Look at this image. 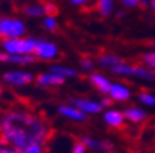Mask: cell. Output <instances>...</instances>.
<instances>
[{
    "label": "cell",
    "instance_id": "4",
    "mask_svg": "<svg viewBox=\"0 0 155 153\" xmlns=\"http://www.w3.org/2000/svg\"><path fill=\"white\" fill-rule=\"evenodd\" d=\"M2 80L10 87H25L35 80V76L25 69H10L3 73Z\"/></svg>",
    "mask_w": 155,
    "mask_h": 153
},
{
    "label": "cell",
    "instance_id": "12",
    "mask_svg": "<svg viewBox=\"0 0 155 153\" xmlns=\"http://www.w3.org/2000/svg\"><path fill=\"white\" fill-rule=\"evenodd\" d=\"M89 80H90V84L97 91H100L103 94H108V90L111 87V81L108 80V77H105L101 73H91Z\"/></svg>",
    "mask_w": 155,
    "mask_h": 153
},
{
    "label": "cell",
    "instance_id": "15",
    "mask_svg": "<svg viewBox=\"0 0 155 153\" xmlns=\"http://www.w3.org/2000/svg\"><path fill=\"white\" fill-rule=\"evenodd\" d=\"M123 61L120 59L118 55L111 54V53H105V54H101L100 57L97 58V64L101 68H107V69H112L114 66L122 64Z\"/></svg>",
    "mask_w": 155,
    "mask_h": 153
},
{
    "label": "cell",
    "instance_id": "30",
    "mask_svg": "<svg viewBox=\"0 0 155 153\" xmlns=\"http://www.w3.org/2000/svg\"><path fill=\"white\" fill-rule=\"evenodd\" d=\"M71 2V4H74V6H78V7H81V6H84V4H87L90 0H69Z\"/></svg>",
    "mask_w": 155,
    "mask_h": 153
},
{
    "label": "cell",
    "instance_id": "3",
    "mask_svg": "<svg viewBox=\"0 0 155 153\" xmlns=\"http://www.w3.org/2000/svg\"><path fill=\"white\" fill-rule=\"evenodd\" d=\"M26 36V24L18 17H2L0 18V37L14 39Z\"/></svg>",
    "mask_w": 155,
    "mask_h": 153
},
{
    "label": "cell",
    "instance_id": "22",
    "mask_svg": "<svg viewBox=\"0 0 155 153\" xmlns=\"http://www.w3.org/2000/svg\"><path fill=\"white\" fill-rule=\"evenodd\" d=\"M141 61H143V64H144L147 68L155 70V50L151 51V53H147V54H144L141 57Z\"/></svg>",
    "mask_w": 155,
    "mask_h": 153
},
{
    "label": "cell",
    "instance_id": "19",
    "mask_svg": "<svg viewBox=\"0 0 155 153\" xmlns=\"http://www.w3.org/2000/svg\"><path fill=\"white\" fill-rule=\"evenodd\" d=\"M96 7L101 17H108L114 13V0H97Z\"/></svg>",
    "mask_w": 155,
    "mask_h": 153
},
{
    "label": "cell",
    "instance_id": "17",
    "mask_svg": "<svg viewBox=\"0 0 155 153\" xmlns=\"http://www.w3.org/2000/svg\"><path fill=\"white\" fill-rule=\"evenodd\" d=\"M24 15L29 18H39V17H45V10H43L42 3H29L22 7Z\"/></svg>",
    "mask_w": 155,
    "mask_h": 153
},
{
    "label": "cell",
    "instance_id": "5",
    "mask_svg": "<svg viewBox=\"0 0 155 153\" xmlns=\"http://www.w3.org/2000/svg\"><path fill=\"white\" fill-rule=\"evenodd\" d=\"M58 46L47 39H38L33 55L40 61H53L58 57Z\"/></svg>",
    "mask_w": 155,
    "mask_h": 153
},
{
    "label": "cell",
    "instance_id": "16",
    "mask_svg": "<svg viewBox=\"0 0 155 153\" xmlns=\"http://www.w3.org/2000/svg\"><path fill=\"white\" fill-rule=\"evenodd\" d=\"M48 70H51L54 73L60 75V76H62L64 79H75V77H78V75H79V72H78L75 68L67 66V65H55L54 64L48 68Z\"/></svg>",
    "mask_w": 155,
    "mask_h": 153
},
{
    "label": "cell",
    "instance_id": "25",
    "mask_svg": "<svg viewBox=\"0 0 155 153\" xmlns=\"http://www.w3.org/2000/svg\"><path fill=\"white\" fill-rule=\"evenodd\" d=\"M71 153H87V146L82 142L81 139H79V141H76V142L72 145Z\"/></svg>",
    "mask_w": 155,
    "mask_h": 153
},
{
    "label": "cell",
    "instance_id": "20",
    "mask_svg": "<svg viewBox=\"0 0 155 153\" xmlns=\"http://www.w3.org/2000/svg\"><path fill=\"white\" fill-rule=\"evenodd\" d=\"M42 25L46 30L48 32H54L55 29L58 28V21L55 18V15H45L42 21Z\"/></svg>",
    "mask_w": 155,
    "mask_h": 153
},
{
    "label": "cell",
    "instance_id": "13",
    "mask_svg": "<svg viewBox=\"0 0 155 153\" xmlns=\"http://www.w3.org/2000/svg\"><path fill=\"white\" fill-rule=\"evenodd\" d=\"M36 57L35 55H7L6 54V59L4 64H10L14 66H29L36 62Z\"/></svg>",
    "mask_w": 155,
    "mask_h": 153
},
{
    "label": "cell",
    "instance_id": "27",
    "mask_svg": "<svg viewBox=\"0 0 155 153\" xmlns=\"http://www.w3.org/2000/svg\"><path fill=\"white\" fill-rule=\"evenodd\" d=\"M0 153H22V150L17 149L14 146H10L7 144H3V142H0Z\"/></svg>",
    "mask_w": 155,
    "mask_h": 153
},
{
    "label": "cell",
    "instance_id": "18",
    "mask_svg": "<svg viewBox=\"0 0 155 153\" xmlns=\"http://www.w3.org/2000/svg\"><path fill=\"white\" fill-rule=\"evenodd\" d=\"M132 76L137 77V79L143 80H155V72L147 66H139V65H133Z\"/></svg>",
    "mask_w": 155,
    "mask_h": 153
},
{
    "label": "cell",
    "instance_id": "1",
    "mask_svg": "<svg viewBox=\"0 0 155 153\" xmlns=\"http://www.w3.org/2000/svg\"><path fill=\"white\" fill-rule=\"evenodd\" d=\"M51 134L46 119L24 108H11L0 117V142L19 150L32 144H47Z\"/></svg>",
    "mask_w": 155,
    "mask_h": 153
},
{
    "label": "cell",
    "instance_id": "32",
    "mask_svg": "<svg viewBox=\"0 0 155 153\" xmlns=\"http://www.w3.org/2000/svg\"><path fill=\"white\" fill-rule=\"evenodd\" d=\"M150 6H151V10H152V13L155 14V0H151V3H150Z\"/></svg>",
    "mask_w": 155,
    "mask_h": 153
},
{
    "label": "cell",
    "instance_id": "7",
    "mask_svg": "<svg viewBox=\"0 0 155 153\" xmlns=\"http://www.w3.org/2000/svg\"><path fill=\"white\" fill-rule=\"evenodd\" d=\"M65 80L62 76L54 73L51 70L47 72H42L36 76V84L42 88H51V87H60L65 83Z\"/></svg>",
    "mask_w": 155,
    "mask_h": 153
},
{
    "label": "cell",
    "instance_id": "11",
    "mask_svg": "<svg viewBox=\"0 0 155 153\" xmlns=\"http://www.w3.org/2000/svg\"><path fill=\"white\" fill-rule=\"evenodd\" d=\"M104 123L112 128H120L125 123V116L122 112L116 110V109H108L103 116Z\"/></svg>",
    "mask_w": 155,
    "mask_h": 153
},
{
    "label": "cell",
    "instance_id": "29",
    "mask_svg": "<svg viewBox=\"0 0 155 153\" xmlns=\"http://www.w3.org/2000/svg\"><path fill=\"white\" fill-rule=\"evenodd\" d=\"M101 105H103V108H110L112 105V99L110 97H105V98L101 99Z\"/></svg>",
    "mask_w": 155,
    "mask_h": 153
},
{
    "label": "cell",
    "instance_id": "23",
    "mask_svg": "<svg viewBox=\"0 0 155 153\" xmlns=\"http://www.w3.org/2000/svg\"><path fill=\"white\" fill-rule=\"evenodd\" d=\"M43 4V10H45V15H55L58 13V7L53 2H46Z\"/></svg>",
    "mask_w": 155,
    "mask_h": 153
},
{
    "label": "cell",
    "instance_id": "21",
    "mask_svg": "<svg viewBox=\"0 0 155 153\" xmlns=\"http://www.w3.org/2000/svg\"><path fill=\"white\" fill-rule=\"evenodd\" d=\"M139 101L141 102L143 105L155 106V95L147 93V91H141V93L139 94Z\"/></svg>",
    "mask_w": 155,
    "mask_h": 153
},
{
    "label": "cell",
    "instance_id": "31",
    "mask_svg": "<svg viewBox=\"0 0 155 153\" xmlns=\"http://www.w3.org/2000/svg\"><path fill=\"white\" fill-rule=\"evenodd\" d=\"M4 59H6V54L0 50V62H3V64H4Z\"/></svg>",
    "mask_w": 155,
    "mask_h": 153
},
{
    "label": "cell",
    "instance_id": "9",
    "mask_svg": "<svg viewBox=\"0 0 155 153\" xmlns=\"http://www.w3.org/2000/svg\"><path fill=\"white\" fill-rule=\"evenodd\" d=\"M81 141L87 146V149H93L97 152H104V153H111L114 150V144L110 141H100V139H94L91 137L83 135L81 137Z\"/></svg>",
    "mask_w": 155,
    "mask_h": 153
},
{
    "label": "cell",
    "instance_id": "8",
    "mask_svg": "<svg viewBox=\"0 0 155 153\" xmlns=\"http://www.w3.org/2000/svg\"><path fill=\"white\" fill-rule=\"evenodd\" d=\"M57 112H58V115L62 116L64 119L76 121V123H82V121H84L87 117V115H84L82 110H79V109L75 108L74 105H71L69 102H68V104H61V105H58Z\"/></svg>",
    "mask_w": 155,
    "mask_h": 153
},
{
    "label": "cell",
    "instance_id": "24",
    "mask_svg": "<svg viewBox=\"0 0 155 153\" xmlns=\"http://www.w3.org/2000/svg\"><path fill=\"white\" fill-rule=\"evenodd\" d=\"M22 153H45V145L40 144H32L22 149Z\"/></svg>",
    "mask_w": 155,
    "mask_h": 153
},
{
    "label": "cell",
    "instance_id": "6",
    "mask_svg": "<svg viewBox=\"0 0 155 153\" xmlns=\"http://www.w3.org/2000/svg\"><path fill=\"white\" fill-rule=\"evenodd\" d=\"M69 104L74 105L75 108H78L79 110H82L84 115H97L101 110H104L101 102L96 101L91 98H69Z\"/></svg>",
    "mask_w": 155,
    "mask_h": 153
},
{
    "label": "cell",
    "instance_id": "2",
    "mask_svg": "<svg viewBox=\"0 0 155 153\" xmlns=\"http://www.w3.org/2000/svg\"><path fill=\"white\" fill-rule=\"evenodd\" d=\"M38 39L32 36H22L14 39H2L0 50L7 55H32L35 53Z\"/></svg>",
    "mask_w": 155,
    "mask_h": 153
},
{
    "label": "cell",
    "instance_id": "26",
    "mask_svg": "<svg viewBox=\"0 0 155 153\" xmlns=\"http://www.w3.org/2000/svg\"><path fill=\"white\" fill-rule=\"evenodd\" d=\"M81 66H82V69H84V70H91L93 69V66H94V61L91 59V58H89V57H83L81 59Z\"/></svg>",
    "mask_w": 155,
    "mask_h": 153
},
{
    "label": "cell",
    "instance_id": "10",
    "mask_svg": "<svg viewBox=\"0 0 155 153\" xmlns=\"http://www.w3.org/2000/svg\"><path fill=\"white\" fill-rule=\"evenodd\" d=\"M132 93L127 86L122 83H111V87L108 90V97H110L112 101L116 102H125L130 98Z\"/></svg>",
    "mask_w": 155,
    "mask_h": 153
},
{
    "label": "cell",
    "instance_id": "14",
    "mask_svg": "<svg viewBox=\"0 0 155 153\" xmlns=\"http://www.w3.org/2000/svg\"><path fill=\"white\" fill-rule=\"evenodd\" d=\"M123 116L126 120H129L130 123H141L144 119H147V113L143 110L141 108L137 106H129L123 110Z\"/></svg>",
    "mask_w": 155,
    "mask_h": 153
},
{
    "label": "cell",
    "instance_id": "28",
    "mask_svg": "<svg viewBox=\"0 0 155 153\" xmlns=\"http://www.w3.org/2000/svg\"><path fill=\"white\" fill-rule=\"evenodd\" d=\"M123 6L129 7V8H134V7H139L141 4V0H120Z\"/></svg>",
    "mask_w": 155,
    "mask_h": 153
}]
</instances>
